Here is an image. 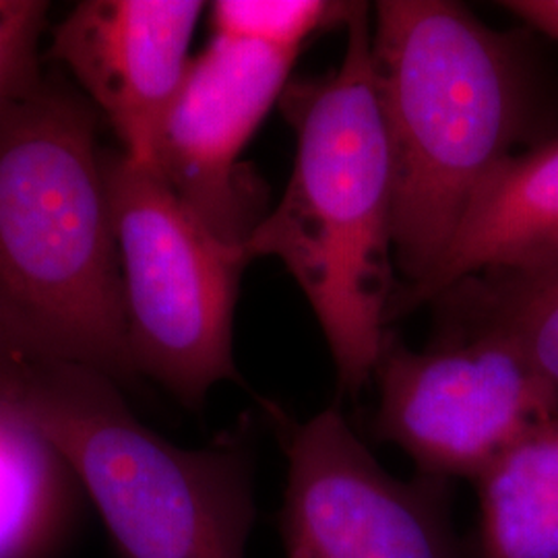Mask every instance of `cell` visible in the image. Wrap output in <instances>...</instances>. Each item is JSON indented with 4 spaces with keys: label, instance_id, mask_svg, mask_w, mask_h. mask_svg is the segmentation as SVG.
Segmentation results:
<instances>
[{
    "label": "cell",
    "instance_id": "cell-1",
    "mask_svg": "<svg viewBox=\"0 0 558 558\" xmlns=\"http://www.w3.org/2000/svg\"><path fill=\"white\" fill-rule=\"evenodd\" d=\"M345 27L338 69L290 83L281 96L296 133L294 168L246 255L276 257L299 281L329 343L339 391L359 396L375 377L398 292L396 177L364 2L354 4Z\"/></svg>",
    "mask_w": 558,
    "mask_h": 558
},
{
    "label": "cell",
    "instance_id": "cell-2",
    "mask_svg": "<svg viewBox=\"0 0 558 558\" xmlns=\"http://www.w3.org/2000/svg\"><path fill=\"white\" fill-rule=\"evenodd\" d=\"M0 317L44 359L135 379L98 110L44 73L0 108Z\"/></svg>",
    "mask_w": 558,
    "mask_h": 558
},
{
    "label": "cell",
    "instance_id": "cell-3",
    "mask_svg": "<svg viewBox=\"0 0 558 558\" xmlns=\"http://www.w3.org/2000/svg\"><path fill=\"white\" fill-rule=\"evenodd\" d=\"M373 62L393 156L396 263L412 290L525 140L532 87L515 38L447 0L377 2Z\"/></svg>",
    "mask_w": 558,
    "mask_h": 558
},
{
    "label": "cell",
    "instance_id": "cell-4",
    "mask_svg": "<svg viewBox=\"0 0 558 558\" xmlns=\"http://www.w3.org/2000/svg\"><path fill=\"white\" fill-rule=\"evenodd\" d=\"M57 445L120 558H246L255 523L253 426L201 449L143 424L106 375L41 359L17 396Z\"/></svg>",
    "mask_w": 558,
    "mask_h": 558
},
{
    "label": "cell",
    "instance_id": "cell-5",
    "mask_svg": "<svg viewBox=\"0 0 558 558\" xmlns=\"http://www.w3.org/2000/svg\"><path fill=\"white\" fill-rule=\"evenodd\" d=\"M101 166L135 377L197 410L218 383L240 379L234 311L251 257L205 228L151 166L110 149Z\"/></svg>",
    "mask_w": 558,
    "mask_h": 558
},
{
    "label": "cell",
    "instance_id": "cell-6",
    "mask_svg": "<svg viewBox=\"0 0 558 558\" xmlns=\"http://www.w3.org/2000/svg\"><path fill=\"white\" fill-rule=\"evenodd\" d=\"M458 323L420 352L387 338L375 435L420 474L474 482L532 426L558 416V396L505 333Z\"/></svg>",
    "mask_w": 558,
    "mask_h": 558
},
{
    "label": "cell",
    "instance_id": "cell-7",
    "mask_svg": "<svg viewBox=\"0 0 558 558\" xmlns=\"http://www.w3.org/2000/svg\"><path fill=\"white\" fill-rule=\"evenodd\" d=\"M286 456V558H470L453 521V482L391 476L339 408L290 426Z\"/></svg>",
    "mask_w": 558,
    "mask_h": 558
},
{
    "label": "cell",
    "instance_id": "cell-8",
    "mask_svg": "<svg viewBox=\"0 0 558 558\" xmlns=\"http://www.w3.org/2000/svg\"><path fill=\"white\" fill-rule=\"evenodd\" d=\"M299 54L214 36L191 62L161 126L154 170L221 242L246 251L265 214L263 191L239 158Z\"/></svg>",
    "mask_w": 558,
    "mask_h": 558
},
{
    "label": "cell",
    "instance_id": "cell-9",
    "mask_svg": "<svg viewBox=\"0 0 558 558\" xmlns=\"http://www.w3.org/2000/svg\"><path fill=\"white\" fill-rule=\"evenodd\" d=\"M199 0H85L52 32V54L114 129L122 154L154 166L161 126L191 69Z\"/></svg>",
    "mask_w": 558,
    "mask_h": 558
},
{
    "label": "cell",
    "instance_id": "cell-10",
    "mask_svg": "<svg viewBox=\"0 0 558 558\" xmlns=\"http://www.w3.org/2000/svg\"><path fill=\"white\" fill-rule=\"evenodd\" d=\"M558 257V140L500 163L468 205L435 271L391 302L389 319L439 300L463 279Z\"/></svg>",
    "mask_w": 558,
    "mask_h": 558
},
{
    "label": "cell",
    "instance_id": "cell-11",
    "mask_svg": "<svg viewBox=\"0 0 558 558\" xmlns=\"http://www.w3.org/2000/svg\"><path fill=\"white\" fill-rule=\"evenodd\" d=\"M80 480L13 396H0V558H52L69 538Z\"/></svg>",
    "mask_w": 558,
    "mask_h": 558
},
{
    "label": "cell",
    "instance_id": "cell-12",
    "mask_svg": "<svg viewBox=\"0 0 558 558\" xmlns=\"http://www.w3.org/2000/svg\"><path fill=\"white\" fill-rule=\"evenodd\" d=\"M474 486L470 558H558V416L521 435Z\"/></svg>",
    "mask_w": 558,
    "mask_h": 558
},
{
    "label": "cell",
    "instance_id": "cell-13",
    "mask_svg": "<svg viewBox=\"0 0 558 558\" xmlns=\"http://www.w3.org/2000/svg\"><path fill=\"white\" fill-rule=\"evenodd\" d=\"M440 300L453 302L459 319L505 333L558 396V257L463 279Z\"/></svg>",
    "mask_w": 558,
    "mask_h": 558
},
{
    "label": "cell",
    "instance_id": "cell-14",
    "mask_svg": "<svg viewBox=\"0 0 558 558\" xmlns=\"http://www.w3.org/2000/svg\"><path fill=\"white\" fill-rule=\"evenodd\" d=\"M356 2L327 0H218L211 4L214 36L257 41L299 54L320 29L348 23Z\"/></svg>",
    "mask_w": 558,
    "mask_h": 558
},
{
    "label": "cell",
    "instance_id": "cell-15",
    "mask_svg": "<svg viewBox=\"0 0 558 558\" xmlns=\"http://www.w3.org/2000/svg\"><path fill=\"white\" fill-rule=\"evenodd\" d=\"M48 2L0 0V108L41 75L38 48Z\"/></svg>",
    "mask_w": 558,
    "mask_h": 558
},
{
    "label": "cell",
    "instance_id": "cell-16",
    "mask_svg": "<svg viewBox=\"0 0 558 558\" xmlns=\"http://www.w3.org/2000/svg\"><path fill=\"white\" fill-rule=\"evenodd\" d=\"M44 359L0 317V396H20L29 368Z\"/></svg>",
    "mask_w": 558,
    "mask_h": 558
},
{
    "label": "cell",
    "instance_id": "cell-17",
    "mask_svg": "<svg viewBox=\"0 0 558 558\" xmlns=\"http://www.w3.org/2000/svg\"><path fill=\"white\" fill-rule=\"evenodd\" d=\"M502 7L525 25L558 40V0H509Z\"/></svg>",
    "mask_w": 558,
    "mask_h": 558
}]
</instances>
